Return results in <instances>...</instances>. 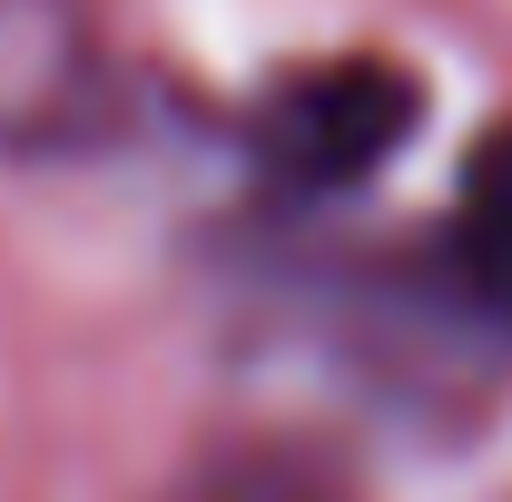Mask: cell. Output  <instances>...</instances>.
<instances>
[{
    "label": "cell",
    "instance_id": "cell-1",
    "mask_svg": "<svg viewBox=\"0 0 512 502\" xmlns=\"http://www.w3.org/2000/svg\"><path fill=\"white\" fill-rule=\"evenodd\" d=\"M414 119H424V79L414 69H394V60H306V69H286L266 99H256V119H247V158H256V178L276 197H345V188H365L384 158L414 138Z\"/></svg>",
    "mask_w": 512,
    "mask_h": 502
},
{
    "label": "cell",
    "instance_id": "cell-2",
    "mask_svg": "<svg viewBox=\"0 0 512 502\" xmlns=\"http://www.w3.org/2000/svg\"><path fill=\"white\" fill-rule=\"evenodd\" d=\"M119 119L109 30L79 0H0V158H69Z\"/></svg>",
    "mask_w": 512,
    "mask_h": 502
},
{
    "label": "cell",
    "instance_id": "cell-3",
    "mask_svg": "<svg viewBox=\"0 0 512 502\" xmlns=\"http://www.w3.org/2000/svg\"><path fill=\"white\" fill-rule=\"evenodd\" d=\"M434 296L463 335L512 345V119L463 158L434 227Z\"/></svg>",
    "mask_w": 512,
    "mask_h": 502
}]
</instances>
